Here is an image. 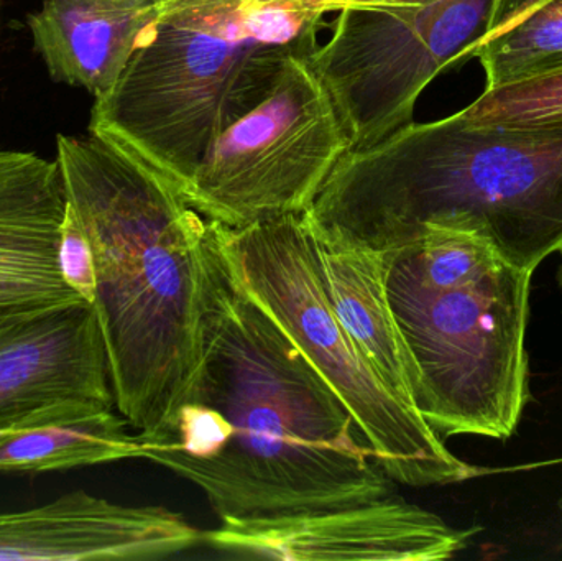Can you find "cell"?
<instances>
[{"label": "cell", "instance_id": "cell-1", "mask_svg": "<svg viewBox=\"0 0 562 561\" xmlns=\"http://www.w3.org/2000/svg\"><path fill=\"white\" fill-rule=\"evenodd\" d=\"M137 444L140 460L200 487L220 520L393 496L349 408L227 272L214 227L196 369Z\"/></svg>", "mask_w": 562, "mask_h": 561}, {"label": "cell", "instance_id": "cell-2", "mask_svg": "<svg viewBox=\"0 0 562 561\" xmlns=\"http://www.w3.org/2000/svg\"><path fill=\"white\" fill-rule=\"evenodd\" d=\"M55 160L94 254L92 306L115 408L134 430H154L200 359L213 224L167 175L104 135H58Z\"/></svg>", "mask_w": 562, "mask_h": 561}, {"label": "cell", "instance_id": "cell-3", "mask_svg": "<svg viewBox=\"0 0 562 561\" xmlns=\"http://www.w3.org/2000/svg\"><path fill=\"white\" fill-rule=\"evenodd\" d=\"M304 216L321 236L379 253L428 227L468 231L535 272L562 247V122L412 121L347 152Z\"/></svg>", "mask_w": 562, "mask_h": 561}, {"label": "cell", "instance_id": "cell-4", "mask_svg": "<svg viewBox=\"0 0 562 561\" xmlns=\"http://www.w3.org/2000/svg\"><path fill=\"white\" fill-rule=\"evenodd\" d=\"M329 0H164L89 131L187 190L207 150L269 94L290 56H310Z\"/></svg>", "mask_w": 562, "mask_h": 561}, {"label": "cell", "instance_id": "cell-5", "mask_svg": "<svg viewBox=\"0 0 562 561\" xmlns=\"http://www.w3.org/2000/svg\"><path fill=\"white\" fill-rule=\"evenodd\" d=\"M383 254L390 303L415 364L416 411L441 438H510L528 402L533 272L484 237L449 227H428Z\"/></svg>", "mask_w": 562, "mask_h": 561}, {"label": "cell", "instance_id": "cell-6", "mask_svg": "<svg viewBox=\"0 0 562 561\" xmlns=\"http://www.w3.org/2000/svg\"><path fill=\"white\" fill-rule=\"evenodd\" d=\"M227 272L300 349L359 425L393 483L446 486L482 473L456 457L413 405L363 358L323 285L304 214L244 227L214 224Z\"/></svg>", "mask_w": 562, "mask_h": 561}, {"label": "cell", "instance_id": "cell-7", "mask_svg": "<svg viewBox=\"0 0 562 561\" xmlns=\"http://www.w3.org/2000/svg\"><path fill=\"white\" fill-rule=\"evenodd\" d=\"M497 0H329L333 33L307 56L352 148L409 124L426 86L474 58Z\"/></svg>", "mask_w": 562, "mask_h": 561}, {"label": "cell", "instance_id": "cell-8", "mask_svg": "<svg viewBox=\"0 0 562 561\" xmlns=\"http://www.w3.org/2000/svg\"><path fill=\"white\" fill-rule=\"evenodd\" d=\"M349 150L326 86L293 55L263 101L214 141L184 197L224 227L304 214Z\"/></svg>", "mask_w": 562, "mask_h": 561}, {"label": "cell", "instance_id": "cell-9", "mask_svg": "<svg viewBox=\"0 0 562 561\" xmlns=\"http://www.w3.org/2000/svg\"><path fill=\"white\" fill-rule=\"evenodd\" d=\"M474 530L386 496L352 506L224 519L204 546L236 559L284 561H439L458 556Z\"/></svg>", "mask_w": 562, "mask_h": 561}, {"label": "cell", "instance_id": "cell-10", "mask_svg": "<svg viewBox=\"0 0 562 561\" xmlns=\"http://www.w3.org/2000/svg\"><path fill=\"white\" fill-rule=\"evenodd\" d=\"M111 408L94 306L0 313V438Z\"/></svg>", "mask_w": 562, "mask_h": 561}, {"label": "cell", "instance_id": "cell-11", "mask_svg": "<svg viewBox=\"0 0 562 561\" xmlns=\"http://www.w3.org/2000/svg\"><path fill=\"white\" fill-rule=\"evenodd\" d=\"M203 543V532L161 506H124L86 491L0 513V560H158Z\"/></svg>", "mask_w": 562, "mask_h": 561}, {"label": "cell", "instance_id": "cell-12", "mask_svg": "<svg viewBox=\"0 0 562 561\" xmlns=\"http://www.w3.org/2000/svg\"><path fill=\"white\" fill-rule=\"evenodd\" d=\"M65 214L56 160L0 150V313L85 302L59 273Z\"/></svg>", "mask_w": 562, "mask_h": 561}, {"label": "cell", "instance_id": "cell-13", "mask_svg": "<svg viewBox=\"0 0 562 561\" xmlns=\"http://www.w3.org/2000/svg\"><path fill=\"white\" fill-rule=\"evenodd\" d=\"M164 0H43L26 19L55 81L95 98L111 91Z\"/></svg>", "mask_w": 562, "mask_h": 561}, {"label": "cell", "instance_id": "cell-14", "mask_svg": "<svg viewBox=\"0 0 562 561\" xmlns=\"http://www.w3.org/2000/svg\"><path fill=\"white\" fill-rule=\"evenodd\" d=\"M311 233L337 318L383 382L415 407V364L390 303L385 254Z\"/></svg>", "mask_w": 562, "mask_h": 561}, {"label": "cell", "instance_id": "cell-15", "mask_svg": "<svg viewBox=\"0 0 562 561\" xmlns=\"http://www.w3.org/2000/svg\"><path fill=\"white\" fill-rule=\"evenodd\" d=\"M117 408L0 438V474H46L140 460L137 434Z\"/></svg>", "mask_w": 562, "mask_h": 561}, {"label": "cell", "instance_id": "cell-16", "mask_svg": "<svg viewBox=\"0 0 562 561\" xmlns=\"http://www.w3.org/2000/svg\"><path fill=\"white\" fill-rule=\"evenodd\" d=\"M485 89L562 68V0H497L474 52Z\"/></svg>", "mask_w": 562, "mask_h": 561}, {"label": "cell", "instance_id": "cell-17", "mask_svg": "<svg viewBox=\"0 0 562 561\" xmlns=\"http://www.w3.org/2000/svg\"><path fill=\"white\" fill-rule=\"evenodd\" d=\"M462 114L475 125L541 127L562 122V68L485 89Z\"/></svg>", "mask_w": 562, "mask_h": 561}, {"label": "cell", "instance_id": "cell-18", "mask_svg": "<svg viewBox=\"0 0 562 561\" xmlns=\"http://www.w3.org/2000/svg\"><path fill=\"white\" fill-rule=\"evenodd\" d=\"M58 266L66 285L79 299L85 300L89 305H94L95 293H98L94 254L68 201H66L65 221H63L61 236H59Z\"/></svg>", "mask_w": 562, "mask_h": 561}, {"label": "cell", "instance_id": "cell-19", "mask_svg": "<svg viewBox=\"0 0 562 561\" xmlns=\"http://www.w3.org/2000/svg\"><path fill=\"white\" fill-rule=\"evenodd\" d=\"M560 253L562 254V247H561V250H560Z\"/></svg>", "mask_w": 562, "mask_h": 561}]
</instances>
